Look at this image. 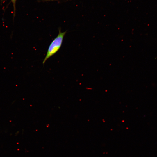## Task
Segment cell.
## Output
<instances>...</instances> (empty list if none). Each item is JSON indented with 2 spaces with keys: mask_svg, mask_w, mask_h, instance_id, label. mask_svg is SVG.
<instances>
[{
  "mask_svg": "<svg viewBox=\"0 0 157 157\" xmlns=\"http://www.w3.org/2000/svg\"><path fill=\"white\" fill-rule=\"evenodd\" d=\"M16 0H12V1L13 3V4L14 5V6H15V3Z\"/></svg>",
  "mask_w": 157,
  "mask_h": 157,
  "instance_id": "2",
  "label": "cell"
},
{
  "mask_svg": "<svg viewBox=\"0 0 157 157\" xmlns=\"http://www.w3.org/2000/svg\"><path fill=\"white\" fill-rule=\"evenodd\" d=\"M66 32L67 31L62 32L61 29H59L58 35L52 41L49 47L46 55L42 62L43 64L48 59L54 55L59 50Z\"/></svg>",
  "mask_w": 157,
  "mask_h": 157,
  "instance_id": "1",
  "label": "cell"
}]
</instances>
